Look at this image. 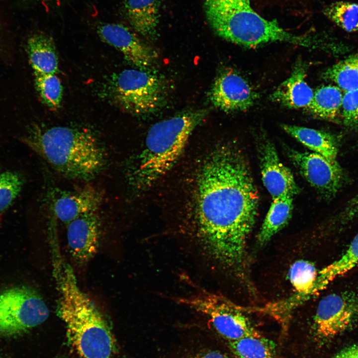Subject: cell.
I'll return each mask as SVG.
<instances>
[{
  "label": "cell",
  "instance_id": "obj_25",
  "mask_svg": "<svg viewBox=\"0 0 358 358\" xmlns=\"http://www.w3.org/2000/svg\"><path fill=\"white\" fill-rule=\"evenodd\" d=\"M323 11L330 20L345 31L358 32V3L337 1L326 6Z\"/></svg>",
  "mask_w": 358,
  "mask_h": 358
},
{
  "label": "cell",
  "instance_id": "obj_23",
  "mask_svg": "<svg viewBox=\"0 0 358 358\" xmlns=\"http://www.w3.org/2000/svg\"><path fill=\"white\" fill-rule=\"evenodd\" d=\"M323 76L345 91L358 90V51L328 68Z\"/></svg>",
  "mask_w": 358,
  "mask_h": 358
},
{
  "label": "cell",
  "instance_id": "obj_15",
  "mask_svg": "<svg viewBox=\"0 0 358 358\" xmlns=\"http://www.w3.org/2000/svg\"><path fill=\"white\" fill-rule=\"evenodd\" d=\"M50 199L55 216L68 225L83 215L97 211L102 196L96 188L88 185L73 191L55 188L51 191Z\"/></svg>",
  "mask_w": 358,
  "mask_h": 358
},
{
  "label": "cell",
  "instance_id": "obj_24",
  "mask_svg": "<svg viewBox=\"0 0 358 358\" xmlns=\"http://www.w3.org/2000/svg\"><path fill=\"white\" fill-rule=\"evenodd\" d=\"M358 264V233L345 253L337 260L320 270L316 281L323 290L336 277L348 272Z\"/></svg>",
  "mask_w": 358,
  "mask_h": 358
},
{
  "label": "cell",
  "instance_id": "obj_2",
  "mask_svg": "<svg viewBox=\"0 0 358 358\" xmlns=\"http://www.w3.org/2000/svg\"><path fill=\"white\" fill-rule=\"evenodd\" d=\"M53 267L59 292L57 313L71 344L83 358H110L116 345L107 320L79 287L69 264L56 258Z\"/></svg>",
  "mask_w": 358,
  "mask_h": 358
},
{
  "label": "cell",
  "instance_id": "obj_22",
  "mask_svg": "<svg viewBox=\"0 0 358 358\" xmlns=\"http://www.w3.org/2000/svg\"><path fill=\"white\" fill-rule=\"evenodd\" d=\"M343 96L338 87L322 86L314 91L308 110L317 118L335 121L341 109Z\"/></svg>",
  "mask_w": 358,
  "mask_h": 358
},
{
  "label": "cell",
  "instance_id": "obj_28",
  "mask_svg": "<svg viewBox=\"0 0 358 358\" xmlns=\"http://www.w3.org/2000/svg\"><path fill=\"white\" fill-rule=\"evenodd\" d=\"M174 358H230L225 353L205 342L182 347Z\"/></svg>",
  "mask_w": 358,
  "mask_h": 358
},
{
  "label": "cell",
  "instance_id": "obj_16",
  "mask_svg": "<svg viewBox=\"0 0 358 358\" xmlns=\"http://www.w3.org/2000/svg\"><path fill=\"white\" fill-rule=\"evenodd\" d=\"M307 68L306 63L297 60L290 76L271 94V100L290 108L308 109L314 92L305 80Z\"/></svg>",
  "mask_w": 358,
  "mask_h": 358
},
{
  "label": "cell",
  "instance_id": "obj_26",
  "mask_svg": "<svg viewBox=\"0 0 358 358\" xmlns=\"http://www.w3.org/2000/svg\"><path fill=\"white\" fill-rule=\"evenodd\" d=\"M35 85L41 100L52 110L60 105L63 96V87L56 74L35 76Z\"/></svg>",
  "mask_w": 358,
  "mask_h": 358
},
{
  "label": "cell",
  "instance_id": "obj_10",
  "mask_svg": "<svg viewBox=\"0 0 358 358\" xmlns=\"http://www.w3.org/2000/svg\"><path fill=\"white\" fill-rule=\"evenodd\" d=\"M285 151L302 176L326 199L334 197L343 186L344 174L337 161L315 152H301L288 147Z\"/></svg>",
  "mask_w": 358,
  "mask_h": 358
},
{
  "label": "cell",
  "instance_id": "obj_14",
  "mask_svg": "<svg viewBox=\"0 0 358 358\" xmlns=\"http://www.w3.org/2000/svg\"><path fill=\"white\" fill-rule=\"evenodd\" d=\"M97 32L104 42L114 47L137 69L145 70L153 61L151 49L129 28L119 23L99 25Z\"/></svg>",
  "mask_w": 358,
  "mask_h": 358
},
{
  "label": "cell",
  "instance_id": "obj_18",
  "mask_svg": "<svg viewBox=\"0 0 358 358\" xmlns=\"http://www.w3.org/2000/svg\"><path fill=\"white\" fill-rule=\"evenodd\" d=\"M282 128L313 152L321 155L327 159L337 161L338 152L337 141L331 134L313 128L284 124Z\"/></svg>",
  "mask_w": 358,
  "mask_h": 358
},
{
  "label": "cell",
  "instance_id": "obj_19",
  "mask_svg": "<svg viewBox=\"0 0 358 358\" xmlns=\"http://www.w3.org/2000/svg\"><path fill=\"white\" fill-rule=\"evenodd\" d=\"M29 60L35 76L56 74L58 71V57L55 43L44 34L32 36L28 41Z\"/></svg>",
  "mask_w": 358,
  "mask_h": 358
},
{
  "label": "cell",
  "instance_id": "obj_29",
  "mask_svg": "<svg viewBox=\"0 0 358 358\" xmlns=\"http://www.w3.org/2000/svg\"><path fill=\"white\" fill-rule=\"evenodd\" d=\"M341 110L343 124L350 129L358 127V89L346 91Z\"/></svg>",
  "mask_w": 358,
  "mask_h": 358
},
{
  "label": "cell",
  "instance_id": "obj_3",
  "mask_svg": "<svg viewBox=\"0 0 358 358\" xmlns=\"http://www.w3.org/2000/svg\"><path fill=\"white\" fill-rule=\"evenodd\" d=\"M22 140L68 179L89 180L98 175L106 164L104 147L86 128L35 126Z\"/></svg>",
  "mask_w": 358,
  "mask_h": 358
},
{
  "label": "cell",
  "instance_id": "obj_30",
  "mask_svg": "<svg viewBox=\"0 0 358 358\" xmlns=\"http://www.w3.org/2000/svg\"><path fill=\"white\" fill-rule=\"evenodd\" d=\"M358 218V193L352 198L338 214V224L345 225Z\"/></svg>",
  "mask_w": 358,
  "mask_h": 358
},
{
  "label": "cell",
  "instance_id": "obj_27",
  "mask_svg": "<svg viewBox=\"0 0 358 358\" xmlns=\"http://www.w3.org/2000/svg\"><path fill=\"white\" fill-rule=\"evenodd\" d=\"M24 181L19 173L0 169V211L6 209L21 191Z\"/></svg>",
  "mask_w": 358,
  "mask_h": 358
},
{
  "label": "cell",
  "instance_id": "obj_7",
  "mask_svg": "<svg viewBox=\"0 0 358 358\" xmlns=\"http://www.w3.org/2000/svg\"><path fill=\"white\" fill-rule=\"evenodd\" d=\"M177 302L204 316L227 342L258 332L242 306L221 294L199 289L178 298Z\"/></svg>",
  "mask_w": 358,
  "mask_h": 358
},
{
  "label": "cell",
  "instance_id": "obj_4",
  "mask_svg": "<svg viewBox=\"0 0 358 358\" xmlns=\"http://www.w3.org/2000/svg\"><path fill=\"white\" fill-rule=\"evenodd\" d=\"M206 109L180 113L156 123L149 130L143 150L127 175L135 190L147 189L167 174L183 153L195 128L208 114Z\"/></svg>",
  "mask_w": 358,
  "mask_h": 358
},
{
  "label": "cell",
  "instance_id": "obj_12",
  "mask_svg": "<svg viewBox=\"0 0 358 358\" xmlns=\"http://www.w3.org/2000/svg\"><path fill=\"white\" fill-rule=\"evenodd\" d=\"M216 107L225 112L244 111L255 103L258 95L249 83L238 73L230 70L217 77L209 92Z\"/></svg>",
  "mask_w": 358,
  "mask_h": 358
},
{
  "label": "cell",
  "instance_id": "obj_11",
  "mask_svg": "<svg viewBox=\"0 0 358 358\" xmlns=\"http://www.w3.org/2000/svg\"><path fill=\"white\" fill-rule=\"evenodd\" d=\"M257 149L264 185L272 198L289 195L300 190L291 171L280 161L273 143L266 135H259Z\"/></svg>",
  "mask_w": 358,
  "mask_h": 358
},
{
  "label": "cell",
  "instance_id": "obj_6",
  "mask_svg": "<svg viewBox=\"0 0 358 358\" xmlns=\"http://www.w3.org/2000/svg\"><path fill=\"white\" fill-rule=\"evenodd\" d=\"M108 91L112 102L135 115L151 113L163 103V84L155 74L143 69H126L112 76Z\"/></svg>",
  "mask_w": 358,
  "mask_h": 358
},
{
  "label": "cell",
  "instance_id": "obj_20",
  "mask_svg": "<svg viewBox=\"0 0 358 358\" xmlns=\"http://www.w3.org/2000/svg\"><path fill=\"white\" fill-rule=\"evenodd\" d=\"M293 196L286 195L273 198L258 235L257 243L263 246L288 223L292 216Z\"/></svg>",
  "mask_w": 358,
  "mask_h": 358
},
{
  "label": "cell",
  "instance_id": "obj_1",
  "mask_svg": "<svg viewBox=\"0 0 358 358\" xmlns=\"http://www.w3.org/2000/svg\"><path fill=\"white\" fill-rule=\"evenodd\" d=\"M196 191L197 245L213 260L243 275L259 200L243 151L232 145L215 149L201 167Z\"/></svg>",
  "mask_w": 358,
  "mask_h": 358
},
{
  "label": "cell",
  "instance_id": "obj_13",
  "mask_svg": "<svg viewBox=\"0 0 358 358\" xmlns=\"http://www.w3.org/2000/svg\"><path fill=\"white\" fill-rule=\"evenodd\" d=\"M67 237L70 254L80 266L96 253L99 245L101 222L97 211L83 215L68 225Z\"/></svg>",
  "mask_w": 358,
  "mask_h": 358
},
{
  "label": "cell",
  "instance_id": "obj_21",
  "mask_svg": "<svg viewBox=\"0 0 358 358\" xmlns=\"http://www.w3.org/2000/svg\"><path fill=\"white\" fill-rule=\"evenodd\" d=\"M227 345L235 358H277L275 343L258 332Z\"/></svg>",
  "mask_w": 358,
  "mask_h": 358
},
{
  "label": "cell",
  "instance_id": "obj_32",
  "mask_svg": "<svg viewBox=\"0 0 358 358\" xmlns=\"http://www.w3.org/2000/svg\"><path fill=\"white\" fill-rule=\"evenodd\" d=\"M63 358V357H60V358Z\"/></svg>",
  "mask_w": 358,
  "mask_h": 358
},
{
  "label": "cell",
  "instance_id": "obj_8",
  "mask_svg": "<svg viewBox=\"0 0 358 358\" xmlns=\"http://www.w3.org/2000/svg\"><path fill=\"white\" fill-rule=\"evenodd\" d=\"M49 309L33 288L15 286L0 292V334L12 336L43 323Z\"/></svg>",
  "mask_w": 358,
  "mask_h": 358
},
{
  "label": "cell",
  "instance_id": "obj_17",
  "mask_svg": "<svg viewBox=\"0 0 358 358\" xmlns=\"http://www.w3.org/2000/svg\"><path fill=\"white\" fill-rule=\"evenodd\" d=\"M160 0H127L125 11L135 31L147 38L157 34L159 23Z\"/></svg>",
  "mask_w": 358,
  "mask_h": 358
},
{
  "label": "cell",
  "instance_id": "obj_5",
  "mask_svg": "<svg viewBox=\"0 0 358 358\" xmlns=\"http://www.w3.org/2000/svg\"><path fill=\"white\" fill-rule=\"evenodd\" d=\"M204 9L214 31L235 44L249 48L275 42L309 48L318 46V38L293 34L276 20L261 16L252 7L250 0H204Z\"/></svg>",
  "mask_w": 358,
  "mask_h": 358
},
{
  "label": "cell",
  "instance_id": "obj_31",
  "mask_svg": "<svg viewBox=\"0 0 358 358\" xmlns=\"http://www.w3.org/2000/svg\"><path fill=\"white\" fill-rule=\"evenodd\" d=\"M331 358H358V343L345 348Z\"/></svg>",
  "mask_w": 358,
  "mask_h": 358
},
{
  "label": "cell",
  "instance_id": "obj_9",
  "mask_svg": "<svg viewBox=\"0 0 358 358\" xmlns=\"http://www.w3.org/2000/svg\"><path fill=\"white\" fill-rule=\"evenodd\" d=\"M358 320V293L330 294L320 301L313 319L315 339L323 344L346 332Z\"/></svg>",
  "mask_w": 358,
  "mask_h": 358
}]
</instances>
